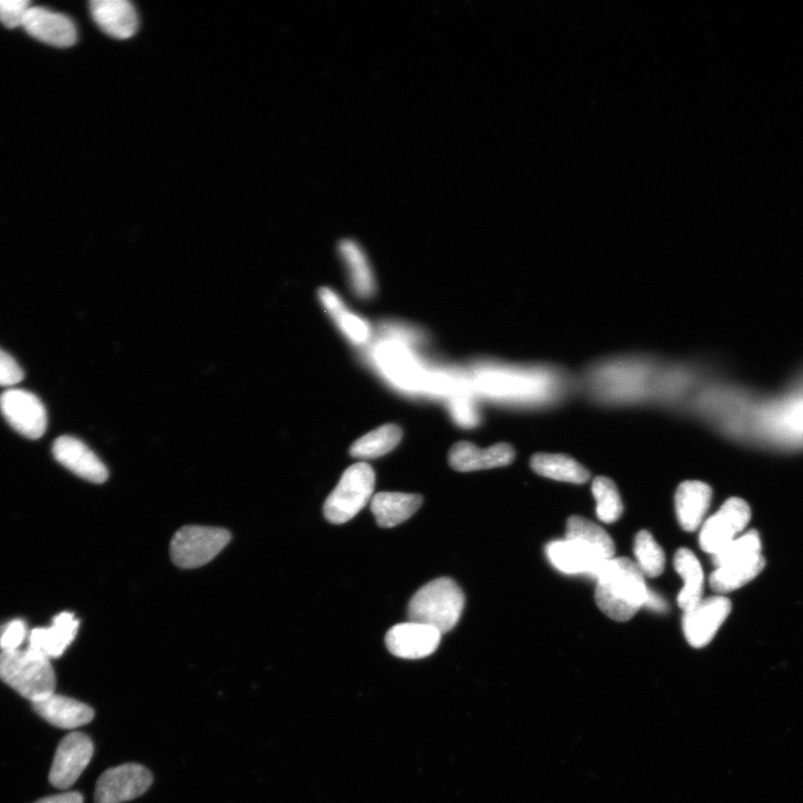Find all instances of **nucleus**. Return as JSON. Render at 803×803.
Segmentation results:
<instances>
[{
  "label": "nucleus",
  "instance_id": "f257e3e1",
  "mask_svg": "<svg viewBox=\"0 0 803 803\" xmlns=\"http://www.w3.org/2000/svg\"><path fill=\"white\" fill-rule=\"evenodd\" d=\"M589 393L610 405L664 404L687 405L694 387L686 367L664 365L650 358L628 357L597 364L586 376Z\"/></svg>",
  "mask_w": 803,
  "mask_h": 803
},
{
  "label": "nucleus",
  "instance_id": "f03ea898",
  "mask_svg": "<svg viewBox=\"0 0 803 803\" xmlns=\"http://www.w3.org/2000/svg\"><path fill=\"white\" fill-rule=\"evenodd\" d=\"M598 608L617 622H628L643 609L649 588L639 566L628 558H612L597 572Z\"/></svg>",
  "mask_w": 803,
  "mask_h": 803
},
{
  "label": "nucleus",
  "instance_id": "7ed1b4c3",
  "mask_svg": "<svg viewBox=\"0 0 803 803\" xmlns=\"http://www.w3.org/2000/svg\"><path fill=\"white\" fill-rule=\"evenodd\" d=\"M464 604L465 598L460 586L451 578H438L413 597L409 621L431 627L445 634L459 623Z\"/></svg>",
  "mask_w": 803,
  "mask_h": 803
},
{
  "label": "nucleus",
  "instance_id": "20e7f679",
  "mask_svg": "<svg viewBox=\"0 0 803 803\" xmlns=\"http://www.w3.org/2000/svg\"><path fill=\"white\" fill-rule=\"evenodd\" d=\"M758 533L742 534L730 545L714 555L716 570L710 577L713 589L726 593L753 580L765 567Z\"/></svg>",
  "mask_w": 803,
  "mask_h": 803
},
{
  "label": "nucleus",
  "instance_id": "39448f33",
  "mask_svg": "<svg viewBox=\"0 0 803 803\" xmlns=\"http://www.w3.org/2000/svg\"><path fill=\"white\" fill-rule=\"evenodd\" d=\"M0 679L32 703L54 694L56 686L50 660L29 649L0 653Z\"/></svg>",
  "mask_w": 803,
  "mask_h": 803
},
{
  "label": "nucleus",
  "instance_id": "423d86ee",
  "mask_svg": "<svg viewBox=\"0 0 803 803\" xmlns=\"http://www.w3.org/2000/svg\"><path fill=\"white\" fill-rule=\"evenodd\" d=\"M375 480L371 465L361 462L350 467L325 502V518L334 525L352 521L373 496Z\"/></svg>",
  "mask_w": 803,
  "mask_h": 803
},
{
  "label": "nucleus",
  "instance_id": "0eeeda50",
  "mask_svg": "<svg viewBox=\"0 0 803 803\" xmlns=\"http://www.w3.org/2000/svg\"><path fill=\"white\" fill-rule=\"evenodd\" d=\"M231 540L232 535L226 529L185 526L173 536L171 557L183 569L203 567L215 559Z\"/></svg>",
  "mask_w": 803,
  "mask_h": 803
},
{
  "label": "nucleus",
  "instance_id": "6e6552de",
  "mask_svg": "<svg viewBox=\"0 0 803 803\" xmlns=\"http://www.w3.org/2000/svg\"><path fill=\"white\" fill-rule=\"evenodd\" d=\"M751 520L747 502L739 497L729 499L720 511L703 525L699 546L713 556L740 537Z\"/></svg>",
  "mask_w": 803,
  "mask_h": 803
},
{
  "label": "nucleus",
  "instance_id": "1a4fd4ad",
  "mask_svg": "<svg viewBox=\"0 0 803 803\" xmlns=\"http://www.w3.org/2000/svg\"><path fill=\"white\" fill-rule=\"evenodd\" d=\"M0 413L17 432L28 439L38 440L46 432V409L42 400L29 390H6L0 395Z\"/></svg>",
  "mask_w": 803,
  "mask_h": 803
},
{
  "label": "nucleus",
  "instance_id": "9d476101",
  "mask_svg": "<svg viewBox=\"0 0 803 803\" xmlns=\"http://www.w3.org/2000/svg\"><path fill=\"white\" fill-rule=\"evenodd\" d=\"M153 782L152 773L141 764L115 767L99 777L95 803H122L146 793Z\"/></svg>",
  "mask_w": 803,
  "mask_h": 803
},
{
  "label": "nucleus",
  "instance_id": "9b49d317",
  "mask_svg": "<svg viewBox=\"0 0 803 803\" xmlns=\"http://www.w3.org/2000/svg\"><path fill=\"white\" fill-rule=\"evenodd\" d=\"M732 610L731 601L724 596L702 599L697 606L684 612L683 632L688 644L702 649L710 644Z\"/></svg>",
  "mask_w": 803,
  "mask_h": 803
},
{
  "label": "nucleus",
  "instance_id": "f8f14e48",
  "mask_svg": "<svg viewBox=\"0 0 803 803\" xmlns=\"http://www.w3.org/2000/svg\"><path fill=\"white\" fill-rule=\"evenodd\" d=\"M94 753L92 740L82 732L66 736L58 745L50 782L57 789L71 788L86 769Z\"/></svg>",
  "mask_w": 803,
  "mask_h": 803
},
{
  "label": "nucleus",
  "instance_id": "ddd939ff",
  "mask_svg": "<svg viewBox=\"0 0 803 803\" xmlns=\"http://www.w3.org/2000/svg\"><path fill=\"white\" fill-rule=\"evenodd\" d=\"M441 638L438 630L409 621L393 627L385 636V643L389 653L396 657L420 660L438 650Z\"/></svg>",
  "mask_w": 803,
  "mask_h": 803
},
{
  "label": "nucleus",
  "instance_id": "4468645a",
  "mask_svg": "<svg viewBox=\"0 0 803 803\" xmlns=\"http://www.w3.org/2000/svg\"><path fill=\"white\" fill-rule=\"evenodd\" d=\"M53 454L63 467L86 481L104 483L109 478L105 463L76 438H58L54 442Z\"/></svg>",
  "mask_w": 803,
  "mask_h": 803
},
{
  "label": "nucleus",
  "instance_id": "2eb2a0df",
  "mask_svg": "<svg viewBox=\"0 0 803 803\" xmlns=\"http://www.w3.org/2000/svg\"><path fill=\"white\" fill-rule=\"evenodd\" d=\"M546 556L552 565L564 574H586L593 578L608 561L583 543L568 538L548 544Z\"/></svg>",
  "mask_w": 803,
  "mask_h": 803
},
{
  "label": "nucleus",
  "instance_id": "dca6fc26",
  "mask_svg": "<svg viewBox=\"0 0 803 803\" xmlns=\"http://www.w3.org/2000/svg\"><path fill=\"white\" fill-rule=\"evenodd\" d=\"M22 28L34 39L55 47L73 46L77 40L74 23L67 17L45 8L32 7Z\"/></svg>",
  "mask_w": 803,
  "mask_h": 803
},
{
  "label": "nucleus",
  "instance_id": "f3484780",
  "mask_svg": "<svg viewBox=\"0 0 803 803\" xmlns=\"http://www.w3.org/2000/svg\"><path fill=\"white\" fill-rule=\"evenodd\" d=\"M89 7L94 22L107 35L128 40L137 33L138 14L128 0H93Z\"/></svg>",
  "mask_w": 803,
  "mask_h": 803
},
{
  "label": "nucleus",
  "instance_id": "a211bd4d",
  "mask_svg": "<svg viewBox=\"0 0 803 803\" xmlns=\"http://www.w3.org/2000/svg\"><path fill=\"white\" fill-rule=\"evenodd\" d=\"M515 454L513 447L507 443L481 450L470 442H459L450 451L449 463L456 471L471 472L506 467L514 461Z\"/></svg>",
  "mask_w": 803,
  "mask_h": 803
},
{
  "label": "nucleus",
  "instance_id": "6ab92c4d",
  "mask_svg": "<svg viewBox=\"0 0 803 803\" xmlns=\"http://www.w3.org/2000/svg\"><path fill=\"white\" fill-rule=\"evenodd\" d=\"M713 500V489L705 482L685 481L675 493V511L681 527L695 532L705 520Z\"/></svg>",
  "mask_w": 803,
  "mask_h": 803
},
{
  "label": "nucleus",
  "instance_id": "aec40b11",
  "mask_svg": "<svg viewBox=\"0 0 803 803\" xmlns=\"http://www.w3.org/2000/svg\"><path fill=\"white\" fill-rule=\"evenodd\" d=\"M32 705L40 717L60 729H76L94 719L93 709L84 703L55 693Z\"/></svg>",
  "mask_w": 803,
  "mask_h": 803
},
{
  "label": "nucleus",
  "instance_id": "412c9836",
  "mask_svg": "<svg viewBox=\"0 0 803 803\" xmlns=\"http://www.w3.org/2000/svg\"><path fill=\"white\" fill-rule=\"evenodd\" d=\"M78 628L79 622L72 613H61L51 628L32 631L29 650L49 660L61 657L75 640Z\"/></svg>",
  "mask_w": 803,
  "mask_h": 803
},
{
  "label": "nucleus",
  "instance_id": "4be33fe9",
  "mask_svg": "<svg viewBox=\"0 0 803 803\" xmlns=\"http://www.w3.org/2000/svg\"><path fill=\"white\" fill-rule=\"evenodd\" d=\"M420 494L379 492L372 499L371 510L382 528H393L409 521L422 506Z\"/></svg>",
  "mask_w": 803,
  "mask_h": 803
},
{
  "label": "nucleus",
  "instance_id": "5701e85b",
  "mask_svg": "<svg viewBox=\"0 0 803 803\" xmlns=\"http://www.w3.org/2000/svg\"><path fill=\"white\" fill-rule=\"evenodd\" d=\"M676 572L684 580V587L677 597L679 608L687 612L703 599L705 574L696 556L686 548H681L674 557Z\"/></svg>",
  "mask_w": 803,
  "mask_h": 803
},
{
  "label": "nucleus",
  "instance_id": "b1692460",
  "mask_svg": "<svg viewBox=\"0 0 803 803\" xmlns=\"http://www.w3.org/2000/svg\"><path fill=\"white\" fill-rule=\"evenodd\" d=\"M319 297L326 313L351 342L364 344L368 340V325L361 318L351 313L343 300L332 289L321 288Z\"/></svg>",
  "mask_w": 803,
  "mask_h": 803
},
{
  "label": "nucleus",
  "instance_id": "393cba45",
  "mask_svg": "<svg viewBox=\"0 0 803 803\" xmlns=\"http://www.w3.org/2000/svg\"><path fill=\"white\" fill-rule=\"evenodd\" d=\"M531 464L536 473L561 482L582 484L590 477L587 469L564 454L539 453L533 457Z\"/></svg>",
  "mask_w": 803,
  "mask_h": 803
},
{
  "label": "nucleus",
  "instance_id": "a878e982",
  "mask_svg": "<svg viewBox=\"0 0 803 803\" xmlns=\"http://www.w3.org/2000/svg\"><path fill=\"white\" fill-rule=\"evenodd\" d=\"M340 254L349 269L355 293L362 298L372 297L375 292L374 275L362 248L352 240H343Z\"/></svg>",
  "mask_w": 803,
  "mask_h": 803
},
{
  "label": "nucleus",
  "instance_id": "bb28decb",
  "mask_svg": "<svg viewBox=\"0 0 803 803\" xmlns=\"http://www.w3.org/2000/svg\"><path fill=\"white\" fill-rule=\"evenodd\" d=\"M566 527V538L583 543L608 560L614 558L615 544L604 529L579 516L570 517Z\"/></svg>",
  "mask_w": 803,
  "mask_h": 803
},
{
  "label": "nucleus",
  "instance_id": "cd10ccee",
  "mask_svg": "<svg viewBox=\"0 0 803 803\" xmlns=\"http://www.w3.org/2000/svg\"><path fill=\"white\" fill-rule=\"evenodd\" d=\"M400 428L395 425H386L358 439L350 450L354 458L376 459L389 453L402 440Z\"/></svg>",
  "mask_w": 803,
  "mask_h": 803
},
{
  "label": "nucleus",
  "instance_id": "c85d7f7f",
  "mask_svg": "<svg viewBox=\"0 0 803 803\" xmlns=\"http://www.w3.org/2000/svg\"><path fill=\"white\" fill-rule=\"evenodd\" d=\"M591 491L598 518L606 524L617 523L624 512L617 484L610 478L598 477L592 482Z\"/></svg>",
  "mask_w": 803,
  "mask_h": 803
},
{
  "label": "nucleus",
  "instance_id": "c756f323",
  "mask_svg": "<svg viewBox=\"0 0 803 803\" xmlns=\"http://www.w3.org/2000/svg\"><path fill=\"white\" fill-rule=\"evenodd\" d=\"M635 557L644 576L659 577L665 568V555L654 537L646 531L638 534L635 539Z\"/></svg>",
  "mask_w": 803,
  "mask_h": 803
},
{
  "label": "nucleus",
  "instance_id": "7c9ffc66",
  "mask_svg": "<svg viewBox=\"0 0 803 803\" xmlns=\"http://www.w3.org/2000/svg\"><path fill=\"white\" fill-rule=\"evenodd\" d=\"M31 8L28 0H0V23L8 29L23 26Z\"/></svg>",
  "mask_w": 803,
  "mask_h": 803
},
{
  "label": "nucleus",
  "instance_id": "2f4dec72",
  "mask_svg": "<svg viewBox=\"0 0 803 803\" xmlns=\"http://www.w3.org/2000/svg\"><path fill=\"white\" fill-rule=\"evenodd\" d=\"M451 414L454 421L467 429L480 422L478 409L468 396L460 395L451 400Z\"/></svg>",
  "mask_w": 803,
  "mask_h": 803
},
{
  "label": "nucleus",
  "instance_id": "473e14b6",
  "mask_svg": "<svg viewBox=\"0 0 803 803\" xmlns=\"http://www.w3.org/2000/svg\"><path fill=\"white\" fill-rule=\"evenodd\" d=\"M384 357V364L388 373L400 383H411L413 376L415 375L414 368L410 362L396 349L386 350Z\"/></svg>",
  "mask_w": 803,
  "mask_h": 803
},
{
  "label": "nucleus",
  "instance_id": "72a5a7b5",
  "mask_svg": "<svg viewBox=\"0 0 803 803\" xmlns=\"http://www.w3.org/2000/svg\"><path fill=\"white\" fill-rule=\"evenodd\" d=\"M26 638L28 630L25 622L22 620L12 621L0 633V650L2 652L18 651Z\"/></svg>",
  "mask_w": 803,
  "mask_h": 803
},
{
  "label": "nucleus",
  "instance_id": "f704fd0d",
  "mask_svg": "<svg viewBox=\"0 0 803 803\" xmlns=\"http://www.w3.org/2000/svg\"><path fill=\"white\" fill-rule=\"evenodd\" d=\"M24 377V371L14 357L0 349V386H14Z\"/></svg>",
  "mask_w": 803,
  "mask_h": 803
},
{
  "label": "nucleus",
  "instance_id": "c9c22d12",
  "mask_svg": "<svg viewBox=\"0 0 803 803\" xmlns=\"http://www.w3.org/2000/svg\"><path fill=\"white\" fill-rule=\"evenodd\" d=\"M643 608H646L655 613H661V614L666 613L668 611V606H667L666 600L661 595H659L654 590H650V589L647 591V596H646Z\"/></svg>",
  "mask_w": 803,
  "mask_h": 803
},
{
  "label": "nucleus",
  "instance_id": "e433bc0d",
  "mask_svg": "<svg viewBox=\"0 0 803 803\" xmlns=\"http://www.w3.org/2000/svg\"><path fill=\"white\" fill-rule=\"evenodd\" d=\"M84 799L79 792H66L43 797L34 803H83Z\"/></svg>",
  "mask_w": 803,
  "mask_h": 803
}]
</instances>
